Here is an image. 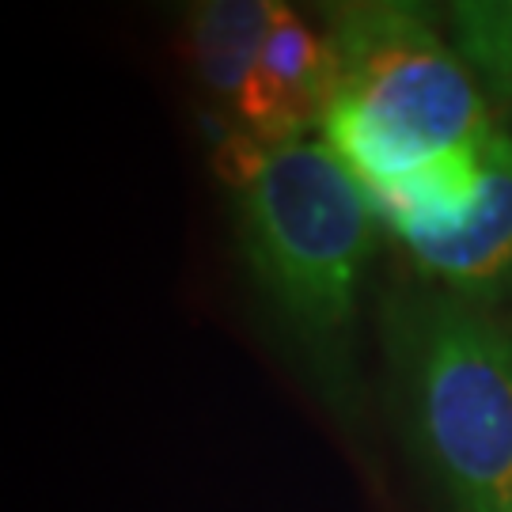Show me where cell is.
Segmentation results:
<instances>
[{
	"mask_svg": "<svg viewBox=\"0 0 512 512\" xmlns=\"http://www.w3.org/2000/svg\"><path fill=\"white\" fill-rule=\"evenodd\" d=\"M217 167L236 194V232L258 293L315 361H330L349 323L380 213L323 141L262 145L220 137Z\"/></svg>",
	"mask_w": 512,
	"mask_h": 512,
	"instance_id": "1",
	"label": "cell"
},
{
	"mask_svg": "<svg viewBox=\"0 0 512 512\" xmlns=\"http://www.w3.org/2000/svg\"><path fill=\"white\" fill-rule=\"evenodd\" d=\"M323 35L334 84L319 137L368 198L494 133L467 61L418 8L338 4Z\"/></svg>",
	"mask_w": 512,
	"mask_h": 512,
	"instance_id": "2",
	"label": "cell"
},
{
	"mask_svg": "<svg viewBox=\"0 0 512 512\" xmlns=\"http://www.w3.org/2000/svg\"><path fill=\"white\" fill-rule=\"evenodd\" d=\"M403 357L452 512H512V330L471 300H433L406 319Z\"/></svg>",
	"mask_w": 512,
	"mask_h": 512,
	"instance_id": "3",
	"label": "cell"
},
{
	"mask_svg": "<svg viewBox=\"0 0 512 512\" xmlns=\"http://www.w3.org/2000/svg\"><path fill=\"white\" fill-rule=\"evenodd\" d=\"M334 84V54L319 27L277 4L270 35L236 103V122L262 145H281L319 133Z\"/></svg>",
	"mask_w": 512,
	"mask_h": 512,
	"instance_id": "4",
	"label": "cell"
},
{
	"mask_svg": "<svg viewBox=\"0 0 512 512\" xmlns=\"http://www.w3.org/2000/svg\"><path fill=\"white\" fill-rule=\"evenodd\" d=\"M421 270L467 296L512 285V137L497 129L482 145V171L471 217L459 228L410 243Z\"/></svg>",
	"mask_w": 512,
	"mask_h": 512,
	"instance_id": "5",
	"label": "cell"
},
{
	"mask_svg": "<svg viewBox=\"0 0 512 512\" xmlns=\"http://www.w3.org/2000/svg\"><path fill=\"white\" fill-rule=\"evenodd\" d=\"M277 0H205L186 16L183 57L209 99L232 107L270 35Z\"/></svg>",
	"mask_w": 512,
	"mask_h": 512,
	"instance_id": "6",
	"label": "cell"
},
{
	"mask_svg": "<svg viewBox=\"0 0 512 512\" xmlns=\"http://www.w3.org/2000/svg\"><path fill=\"white\" fill-rule=\"evenodd\" d=\"M459 57L490 92L512 99V0H463L452 8Z\"/></svg>",
	"mask_w": 512,
	"mask_h": 512,
	"instance_id": "7",
	"label": "cell"
}]
</instances>
